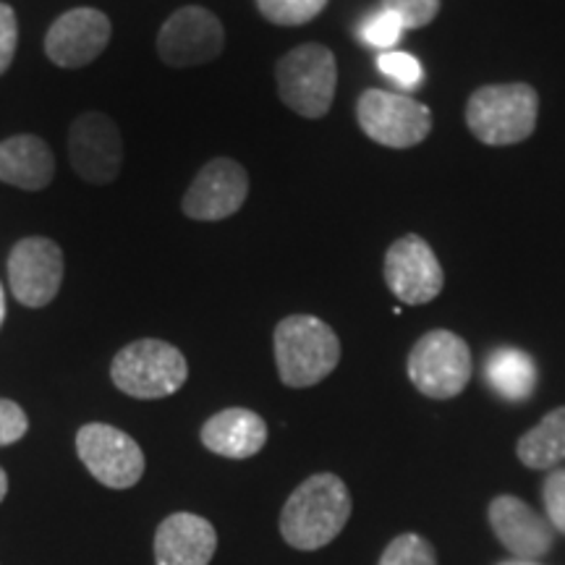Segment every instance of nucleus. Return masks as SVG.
Here are the masks:
<instances>
[{
    "mask_svg": "<svg viewBox=\"0 0 565 565\" xmlns=\"http://www.w3.org/2000/svg\"><path fill=\"white\" fill-rule=\"evenodd\" d=\"M110 42V19L97 9H71L45 34V53L61 68H84L103 55Z\"/></svg>",
    "mask_w": 565,
    "mask_h": 565,
    "instance_id": "14",
    "label": "nucleus"
},
{
    "mask_svg": "<svg viewBox=\"0 0 565 565\" xmlns=\"http://www.w3.org/2000/svg\"><path fill=\"white\" fill-rule=\"evenodd\" d=\"M55 175V158L45 139L19 134L0 141V181L24 192H42Z\"/></svg>",
    "mask_w": 565,
    "mask_h": 565,
    "instance_id": "18",
    "label": "nucleus"
},
{
    "mask_svg": "<svg viewBox=\"0 0 565 565\" xmlns=\"http://www.w3.org/2000/svg\"><path fill=\"white\" fill-rule=\"evenodd\" d=\"M500 565H534V563H524V561H511V563H500Z\"/></svg>",
    "mask_w": 565,
    "mask_h": 565,
    "instance_id": "31",
    "label": "nucleus"
},
{
    "mask_svg": "<svg viewBox=\"0 0 565 565\" xmlns=\"http://www.w3.org/2000/svg\"><path fill=\"white\" fill-rule=\"evenodd\" d=\"M217 550L215 526L194 513H173L154 534L158 565H210Z\"/></svg>",
    "mask_w": 565,
    "mask_h": 565,
    "instance_id": "16",
    "label": "nucleus"
},
{
    "mask_svg": "<svg viewBox=\"0 0 565 565\" xmlns=\"http://www.w3.org/2000/svg\"><path fill=\"white\" fill-rule=\"evenodd\" d=\"M249 196V173L233 158L204 162L192 186L183 194L181 210L192 221H225L244 207Z\"/></svg>",
    "mask_w": 565,
    "mask_h": 565,
    "instance_id": "12",
    "label": "nucleus"
},
{
    "mask_svg": "<svg viewBox=\"0 0 565 565\" xmlns=\"http://www.w3.org/2000/svg\"><path fill=\"white\" fill-rule=\"evenodd\" d=\"M110 377L118 391L131 398L154 401L181 391L189 377V364L175 345L141 338L116 353Z\"/></svg>",
    "mask_w": 565,
    "mask_h": 565,
    "instance_id": "4",
    "label": "nucleus"
},
{
    "mask_svg": "<svg viewBox=\"0 0 565 565\" xmlns=\"http://www.w3.org/2000/svg\"><path fill=\"white\" fill-rule=\"evenodd\" d=\"M540 95L532 84H487L469 97L466 124L482 145L511 147L536 129Z\"/></svg>",
    "mask_w": 565,
    "mask_h": 565,
    "instance_id": "3",
    "label": "nucleus"
},
{
    "mask_svg": "<svg viewBox=\"0 0 565 565\" xmlns=\"http://www.w3.org/2000/svg\"><path fill=\"white\" fill-rule=\"evenodd\" d=\"M408 377L427 398H456L471 380L469 345L450 330H429L408 353Z\"/></svg>",
    "mask_w": 565,
    "mask_h": 565,
    "instance_id": "6",
    "label": "nucleus"
},
{
    "mask_svg": "<svg viewBox=\"0 0 565 565\" xmlns=\"http://www.w3.org/2000/svg\"><path fill=\"white\" fill-rule=\"evenodd\" d=\"M519 461L529 469L545 471L565 461V406L550 412L519 440Z\"/></svg>",
    "mask_w": 565,
    "mask_h": 565,
    "instance_id": "20",
    "label": "nucleus"
},
{
    "mask_svg": "<svg viewBox=\"0 0 565 565\" xmlns=\"http://www.w3.org/2000/svg\"><path fill=\"white\" fill-rule=\"evenodd\" d=\"M487 383L492 391L503 395L505 401H526L532 398L536 387V366L526 351L519 349H498L490 353L484 364Z\"/></svg>",
    "mask_w": 565,
    "mask_h": 565,
    "instance_id": "19",
    "label": "nucleus"
},
{
    "mask_svg": "<svg viewBox=\"0 0 565 565\" xmlns=\"http://www.w3.org/2000/svg\"><path fill=\"white\" fill-rule=\"evenodd\" d=\"M278 95L301 118L328 116L338 87V63L330 47L307 42L278 61Z\"/></svg>",
    "mask_w": 565,
    "mask_h": 565,
    "instance_id": "5",
    "label": "nucleus"
},
{
    "mask_svg": "<svg viewBox=\"0 0 565 565\" xmlns=\"http://www.w3.org/2000/svg\"><path fill=\"white\" fill-rule=\"evenodd\" d=\"M362 131L391 150H408L422 145L433 131V113L414 97L387 89H364L356 103Z\"/></svg>",
    "mask_w": 565,
    "mask_h": 565,
    "instance_id": "7",
    "label": "nucleus"
},
{
    "mask_svg": "<svg viewBox=\"0 0 565 565\" xmlns=\"http://www.w3.org/2000/svg\"><path fill=\"white\" fill-rule=\"evenodd\" d=\"M267 443V424L249 408H225L210 416L202 427V445L210 454L233 458L257 456Z\"/></svg>",
    "mask_w": 565,
    "mask_h": 565,
    "instance_id": "17",
    "label": "nucleus"
},
{
    "mask_svg": "<svg viewBox=\"0 0 565 565\" xmlns=\"http://www.w3.org/2000/svg\"><path fill=\"white\" fill-rule=\"evenodd\" d=\"M385 282L391 294L404 303H427L440 296L445 273L433 246L422 236H404L385 254Z\"/></svg>",
    "mask_w": 565,
    "mask_h": 565,
    "instance_id": "13",
    "label": "nucleus"
},
{
    "mask_svg": "<svg viewBox=\"0 0 565 565\" xmlns=\"http://www.w3.org/2000/svg\"><path fill=\"white\" fill-rule=\"evenodd\" d=\"M385 9H391L395 17L404 21L406 30H419L440 11V0H385Z\"/></svg>",
    "mask_w": 565,
    "mask_h": 565,
    "instance_id": "25",
    "label": "nucleus"
},
{
    "mask_svg": "<svg viewBox=\"0 0 565 565\" xmlns=\"http://www.w3.org/2000/svg\"><path fill=\"white\" fill-rule=\"evenodd\" d=\"M542 498H545L550 524H553L557 532L565 534V469H555L553 475L545 479Z\"/></svg>",
    "mask_w": 565,
    "mask_h": 565,
    "instance_id": "26",
    "label": "nucleus"
},
{
    "mask_svg": "<svg viewBox=\"0 0 565 565\" xmlns=\"http://www.w3.org/2000/svg\"><path fill=\"white\" fill-rule=\"evenodd\" d=\"M19 45V24L17 13L9 3H0V76L11 66L13 55H17Z\"/></svg>",
    "mask_w": 565,
    "mask_h": 565,
    "instance_id": "28",
    "label": "nucleus"
},
{
    "mask_svg": "<svg viewBox=\"0 0 565 565\" xmlns=\"http://www.w3.org/2000/svg\"><path fill=\"white\" fill-rule=\"evenodd\" d=\"M404 21L391 9H380V11H372L370 17H366L362 24H359V38L362 42H366L370 47H377V51H395V45H398L401 40H404Z\"/></svg>",
    "mask_w": 565,
    "mask_h": 565,
    "instance_id": "21",
    "label": "nucleus"
},
{
    "mask_svg": "<svg viewBox=\"0 0 565 565\" xmlns=\"http://www.w3.org/2000/svg\"><path fill=\"white\" fill-rule=\"evenodd\" d=\"M76 454L89 475L113 490H129L145 475V454L139 443L110 424H84L76 433Z\"/></svg>",
    "mask_w": 565,
    "mask_h": 565,
    "instance_id": "8",
    "label": "nucleus"
},
{
    "mask_svg": "<svg viewBox=\"0 0 565 565\" xmlns=\"http://www.w3.org/2000/svg\"><path fill=\"white\" fill-rule=\"evenodd\" d=\"M328 0H257V9L278 26H301L320 17Z\"/></svg>",
    "mask_w": 565,
    "mask_h": 565,
    "instance_id": "22",
    "label": "nucleus"
},
{
    "mask_svg": "<svg viewBox=\"0 0 565 565\" xmlns=\"http://www.w3.org/2000/svg\"><path fill=\"white\" fill-rule=\"evenodd\" d=\"M68 160L82 181L108 186L124 168V137L108 113H82L68 131Z\"/></svg>",
    "mask_w": 565,
    "mask_h": 565,
    "instance_id": "9",
    "label": "nucleus"
},
{
    "mask_svg": "<svg viewBox=\"0 0 565 565\" xmlns=\"http://www.w3.org/2000/svg\"><path fill=\"white\" fill-rule=\"evenodd\" d=\"M380 565H437L435 550L419 534H401L385 547Z\"/></svg>",
    "mask_w": 565,
    "mask_h": 565,
    "instance_id": "23",
    "label": "nucleus"
},
{
    "mask_svg": "<svg viewBox=\"0 0 565 565\" xmlns=\"http://www.w3.org/2000/svg\"><path fill=\"white\" fill-rule=\"evenodd\" d=\"M63 252L53 238H21L9 254V286L19 303L30 309L47 307L61 291Z\"/></svg>",
    "mask_w": 565,
    "mask_h": 565,
    "instance_id": "11",
    "label": "nucleus"
},
{
    "mask_svg": "<svg viewBox=\"0 0 565 565\" xmlns=\"http://www.w3.org/2000/svg\"><path fill=\"white\" fill-rule=\"evenodd\" d=\"M377 68L404 92H414L424 84V68L412 53L387 51L377 58Z\"/></svg>",
    "mask_w": 565,
    "mask_h": 565,
    "instance_id": "24",
    "label": "nucleus"
},
{
    "mask_svg": "<svg viewBox=\"0 0 565 565\" xmlns=\"http://www.w3.org/2000/svg\"><path fill=\"white\" fill-rule=\"evenodd\" d=\"M275 362L282 385L312 387L341 362V341L320 317L291 315L275 328Z\"/></svg>",
    "mask_w": 565,
    "mask_h": 565,
    "instance_id": "2",
    "label": "nucleus"
},
{
    "mask_svg": "<svg viewBox=\"0 0 565 565\" xmlns=\"http://www.w3.org/2000/svg\"><path fill=\"white\" fill-rule=\"evenodd\" d=\"M490 524L494 536L521 561H534L553 547V526L513 494H500L492 500Z\"/></svg>",
    "mask_w": 565,
    "mask_h": 565,
    "instance_id": "15",
    "label": "nucleus"
},
{
    "mask_svg": "<svg viewBox=\"0 0 565 565\" xmlns=\"http://www.w3.org/2000/svg\"><path fill=\"white\" fill-rule=\"evenodd\" d=\"M351 519V494L341 477L315 475L296 487L280 513V534L296 550H320Z\"/></svg>",
    "mask_w": 565,
    "mask_h": 565,
    "instance_id": "1",
    "label": "nucleus"
},
{
    "mask_svg": "<svg viewBox=\"0 0 565 565\" xmlns=\"http://www.w3.org/2000/svg\"><path fill=\"white\" fill-rule=\"evenodd\" d=\"M6 492H9V477H6V471H3V466H0V503H3V498H6Z\"/></svg>",
    "mask_w": 565,
    "mask_h": 565,
    "instance_id": "29",
    "label": "nucleus"
},
{
    "mask_svg": "<svg viewBox=\"0 0 565 565\" xmlns=\"http://www.w3.org/2000/svg\"><path fill=\"white\" fill-rule=\"evenodd\" d=\"M6 320V294H3V286H0V324Z\"/></svg>",
    "mask_w": 565,
    "mask_h": 565,
    "instance_id": "30",
    "label": "nucleus"
},
{
    "mask_svg": "<svg viewBox=\"0 0 565 565\" xmlns=\"http://www.w3.org/2000/svg\"><path fill=\"white\" fill-rule=\"evenodd\" d=\"M26 429H30V419H26L24 408L13 401L0 398V448L19 443L26 435Z\"/></svg>",
    "mask_w": 565,
    "mask_h": 565,
    "instance_id": "27",
    "label": "nucleus"
},
{
    "mask_svg": "<svg viewBox=\"0 0 565 565\" xmlns=\"http://www.w3.org/2000/svg\"><path fill=\"white\" fill-rule=\"evenodd\" d=\"M225 47V30L215 13L186 6L160 26L158 55L173 68H192L215 61Z\"/></svg>",
    "mask_w": 565,
    "mask_h": 565,
    "instance_id": "10",
    "label": "nucleus"
}]
</instances>
